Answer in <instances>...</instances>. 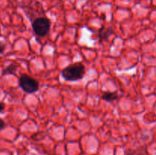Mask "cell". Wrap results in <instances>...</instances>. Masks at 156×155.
<instances>
[{
    "label": "cell",
    "mask_w": 156,
    "mask_h": 155,
    "mask_svg": "<svg viewBox=\"0 0 156 155\" xmlns=\"http://www.w3.org/2000/svg\"><path fill=\"white\" fill-rule=\"evenodd\" d=\"M85 73V68L80 62L72 64L62 69L61 74L65 80L69 81H76L83 78Z\"/></svg>",
    "instance_id": "6da1fadb"
},
{
    "label": "cell",
    "mask_w": 156,
    "mask_h": 155,
    "mask_svg": "<svg viewBox=\"0 0 156 155\" xmlns=\"http://www.w3.org/2000/svg\"><path fill=\"white\" fill-rule=\"evenodd\" d=\"M51 22L50 19L46 17H39L36 18L32 23V27H33L34 32L37 36H45L48 34L50 30Z\"/></svg>",
    "instance_id": "7a4b0ae2"
},
{
    "label": "cell",
    "mask_w": 156,
    "mask_h": 155,
    "mask_svg": "<svg viewBox=\"0 0 156 155\" xmlns=\"http://www.w3.org/2000/svg\"><path fill=\"white\" fill-rule=\"evenodd\" d=\"M19 85L24 92L28 94H33L39 89V83L37 81L25 74L20 76Z\"/></svg>",
    "instance_id": "3957f363"
},
{
    "label": "cell",
    "mask_w": 156,
    "mask_h": 155,
    "mask_svg": "<svg viewBox=\"0 0 156 155\" xmlns=\"http://www.w3.org/2000/svg\"><path fill=\"white\" fill-rule=\"evenodd\" d=\"M119 98V94L117 92H104L101 95V99L107 102H112L117 100Z\"/></svg>",
    "instance_id": "277c9868"
},
{
    "label": "cell",
    "mask_w": 156,
    "mask_h": 155,
    "mask_svg": "<svg viewBox=\"0 0 156 155\" xmlns=\"http://www.w3.org/2000/svg\"><path fill=\"white\" fill-rule=\"evenodd\" d=\"M113 33V30L111 29H101L98 33V36L100 38V40H106L108 36H111Z\"/></svg>",
    "instance_id": "5b68a950"
},
{
    "label": "cell",
    "mask_w": 156,
    "mask_h": 155,
    "mask_svg": "<svg viewBox=\"0 0 156 155\" xmlns=\"http://www.w3.org/2000/svg\"><path fill=\"white\" fill-rule=\"evenodd\" d=\"M17 70V66L14 64L8 65L2 71V75H7V74H15V71Z\"/></svg>",
    "instance_id": "8992f818"
},
{
    "label": "cell",
    "mask_w": 156,
    "mask_h": 155,
    "mask_svg": "<svg viewBox=\"0 0 156 155\" xmlns=\"http://www.w3.org/2000/svg\"><path fill=\"white\" fill-rule=\"evenodd\" d=\"M5 127V122H4V120H2V119H0V131L3 130Z\"/></svg>",
    "instance_id": "52a82bcc"
},
{
    "label": "cell",
    "mask_w": 156,
    "mask_h": 155,
    "mask_svg": "<svg viewBox=\"0 0 156 155\" xmlns=\"http://www.w3.org/2000/svg\"><path fill=\"white\" fill-rule=\"evenodd\" d=\"M5 49V45L4 43H0V54L4 52Z\"/></svg>",
    "instance_id": "ba28073f"
},
{
    "label": "cell",
    "mask_w": 156,
    "mask_h": 155,
    "mask_svg": "<svg viewBox=\"0 0 156 155\" xmlns=\"http://www.w3.org/2000/svg\"><path fill=\"white\" fill-rule=\"evenodd\" d=\"M5 109V105L3 103L0 102V112H2Z\"/></svg>",
    "instance_id": "9c48e42d"
}]
</instances>
